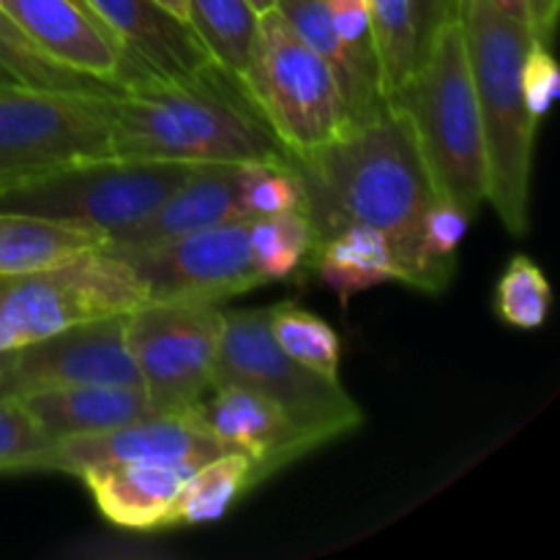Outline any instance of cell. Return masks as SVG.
Segmentation results:
<instances>
[{"instance_id": "2e32d148", "label": "cell", "mask_w": 560, "mask_h": 560, "mask_svg": "<svg viewBox=\"0 0 560 560\" xmlns=\"http://www.w3.org/2000/svg\"><path fill=\"white\" fill-rule=\"evenodd\" d=\"M104 25L124 42L126 52L153 77L178 80L213 66L195 27L159 0H88Z\"/></svg>"}, {"instance_id": "ffe728a7", "label": "cell", "mask_w": 560, "mask_h": 560, "mask_svg": "<svg viewBox=\"0 0 560 560\" xmlns=\"http://www.w3.org/2000/svg\"><path fill=\"white\" fill-rule=\"evenodd\" d=\"M310 266L342 306H348L353 295L364 293V290L381 288L388 282L405 284L402 262H399L392 241L381 230L366 228V224L339 228L337 233L315 244Z\"/></svg>"}, {"instance_id": "f546056e", "label": "cell", "mask_w": 560, "mask_h": 560, "mask_svg": "<svg viewBox=\"0 0 560 560\" xmlns=\"http://www.w3.org/2000/svg\"><path fill=\"white\" fill-rule=\"evenodd\" d=\"M495 306L501 320L509 326L523 328V331L545 326L552 306V288L541 266H536L525 255L512 257L498 282Z\"/></svg>"}, {"instance_id": "d6a6232c", "label": "cell", "mask_w": 560, "mask_h": 560, "mask_svg": "<svg viewBox=\"0 0 560 560\" xmlns=\"http://www.w3.org/2000/svg\"><path fill=\"white\" fill-rule=\"evenodd\" d=\"M328 16L334 22V31L342 38L345 47L350 49L359 66L370 71L383 88L381 63H377L375 49V33H372V16L366 0H326Z\"/></svg>"}, {"instance_id": "836d02e7", "label": "cell", "mask_w": 560, "mask_h": 560, "mask_svg": "<svg viewBox=\"0 0 560 560\" xmlns=\"http://www.w3.org/2000/svg\"><path fill=\"white\" fill-rule=\"evenodd\" d=\"M560 93V71L552 49L539 42H530L528 52L523 60V96L530 118L536 124L547 118Z\"/></svg>"}, {"instance_id": "6da1fadb", "label": "cell", "mask_w": 560, "mask_h": 560, "mask_svg": "<svg viewBox=\"0 0 560 560\" xmlns=\"http://www.w3.org/2000/svg\"><path fill=\"white\" fill-rule=\"evenodd\" d=\"M293 170L304 184L315 244L348 224L375 228L392 241L405 284L413 282L421 219L438 195L413 126L394 104L331 145L293 159Z\"/></svg>"}, {"instance_id": "9c48e42d", "label": "cell", "mask_w": 560, "mask_h": 560, "mask_svg": "<svg viewBox=\"0 0 560 560\" xmlns=\"http://www.w3.org/2000/svg\"><path fill=\"white\" fill-rule=\"evenodd\" d=\"M142 304H148L145 282L107 246L42 271L0 277V312L20 348L80 323L129 315Z\"/></svg>"}, {"instance_id": "5b68a950", "label": "cell", "mask_w": 560, "mask_h": 560, "mask_svg": "<svg viewBox=\"0 0 560 560\" xmlns=\"http://www.w3.org/2000/svg\"><path fill=\"white\" fill-rule=\"evenodd\" d=\"M118 96L0 85V189L113 156Z\"/></svg>"}, {"instance_id": "e0dca14e", "label": "cell", "mask_w": 560, "mask_h": 560, "mask_svg": "<svg viewBox=\"0 0 560 560\" xmlns=\"http://www.w3.org/2000/svg\"><path fill=\"white\" fill-rule=\"evenodd\" d=\"M238 175L241 164H197L195 173L151 217L107 244L153 246L233 222V219H246L241 211Z\"/></svg>"}, {"instance_id": "3957f363", "label": "cell", "mask_w": 560, "mask_h": 560, "mask_svg": "<svg viewBox=\"0 0 560 560\" xmlns=\"http://www.w3.org/2000/svg\"><path fill=\"white\" fill-rule=\"evenodd\" d=\"M459 22L485 137L487 202L509 233L525 235L539 124L525 107L523 60L534 36L487 0H465Z\"/></svg>"}, {"instance_id": "d590c367", "label": "cell", "mask_w": 560, "mask_h": 560, "mask_svg": "<svg viewBox=\"0 0 560 560\" xmlns=\"http://www.w3.org/2000/svg\"><path fill=\"white\" fill-rule=\"evenodd\" d=\"M525 3H528V31L534 36V42L552 47L560 0H525Z\"/></svg>"}, {"instance_id": "52a82bcc", "label": "cell", "mask_w": 560, "mask_h": 560, "mask_svg": "<svg viewBox=\"0 0 560 560\" xmlns=\"http://www.w3.org/2000/svg\"><path fill=\"white\" fill-rule=\"evenodd\" d=\"M197 164L178 162H107L80 164L44 178L0 189V211L33 213L91 228L115 241L151 217Z\"/></svg>"}, {"instance_id": "8992f818", "label": "cell", "mask_w": 560, "mask_h": 560, "mask_svg": "<svg viewBox=\"0 0 560 560\" xmlns=\"http://www.w3.org/2000/svg\"><path fill=\"white\" fill-rule=\"evenodd\" d=\"M244 88L290 159L310 156L353 129L334 71L277 9L260 14Z\"/></svg>"}, {"instance_id": "44dd1931", "label": "cell", "mask_w": 560, "mask_h": 560, "mask_svg": "<svg viewBox=\"0 0 560 560\" xmlns=\"http://www.w3.org/2000/svg\"><path fill=\"white\" fill-rule=\"evenodd\" d=\"M273 9L284 16V22L293 27L295 36H299L312 52L320 55L328 63V69L334 71L353 129L355 126L370 124L372 118H377V115L388 107L381 82H377L370 71L361 69L359 60L350 55V49L345 47L342 38L334 31L326 0H277Z\"/></svg>"}, {"instance_id": "f35d334b", "label": "cell", "mask_w": 560, "mask_h": 560, "mask_svg": "<svg viewBox=\"0 0 560 560\" xmlns=\"http://www.w3.org/2000/svg\"><path fill=\"white\" fill-rule=\"evenodd\" d=\"M159 3H162L167 11H173L178 20L189 22V9H186V0H159Z\"/></svg>"}, {"instance_id": "5bb4252c", "label": "cell", "mask_w": 560, "mask_h": 560, "mask_svg": "<svg viewBox=\"0 0 560 560\" xmlns=\"http://www.w3.org/2000/svg\"><path fill=\"white\" fill-rule=\"evenodd\" d=\"M0 5L44 52L69 69L113 82L124 91L135 82L153 80L88 0H0Z\"/></svg>"}, {"instance_id": "30bf717a", "label": "cell", "mask_w": 560, "mask_h": 560, "mask_svg": "<svg viewBox=\"0 0 560 560\" xmlns=\"http://www.w3.org/2000/svg\"><path fill=\"white\" fill-rule=\"evenodd\" d=\"M222 328L217 304L148 301L126 315V345L159 413L195 408L206 399Z\"/></svg>"}, {"instance_id": "277c9868", "label": "cell", "mask_w": 560, "mask_h": 560, "mask_svg": "<svg viewBox=\"0 0 560 560\" xmlns=\"http://www.w3.org/2000/svg\"><path fill=\"white\" fill-rule=\"evenodd\" d=\"M388 104L413 126L435 195L476 217L487 202V162L463 22L454 20L435 33L410 80Z\"/></svg>"}, {"instance_id": "d6986e66", "label": "cell", "mask_w": 560, "mask_h": 560, "mask_svg": "<svg viewBox=\"0 0 560 560\" xmlns=\"http://www.w3.org/2000/svg\"><path fill=\"white\" fill-rule=\"evenodd\" d=\"M20 397L25 399L27 410L36 416L49 441L96 435L159 413L145 386L120 383L38 388Z\"/></svg>"}, {"instance_id": "603a6c76", "label": "cell", "mask_w": 560, "mask_h": 560, "mask_svg": "<svg viewBox=\"0 0 560 560\" xmlns=\"http://www.w3.org/2000/svg\"><path fill=\"white\" fill-rule=\"evenodd\" d=\"M252 487H255V474L249 459L235 452L219 454L191 470L164 520V528L217 523Z\"/></svg>"}, {"instance_id": "7402d4cb", "label": "cell", "mask_w": 560, "mask_h": 560, "mask_svg": "<svg viewBox=\"0 0 560 560\" xmlns=\"http://www.w3.org/2000/svg\"><path fill=\"white\" fill-rule=\"evenodd\" d=\"M104 244L107 235L82 224L0 211V277L42 271Z\"/></svg>"}, {"instance_id": "8fae6325", "label": "cell", "mask_w": 560, "mask_h": 560, "mask_svg": "<svg viewBox=\"0 0 560 560\" xmlns=\"http://www.w3.org/2000/svg\"><path fill=\"white\" fill-rule=\"evenodd\" d=\"M249 222L233 219L153 246H104L135 268L145 282L148 301L222 306L266 284L249 255Z\"/></svg>"}, {"instance_id": "d4e9b609", "label": "cell", "mask_w": 560, "mask_h": 560, "mask_svg": "<svg viewBox=\"0 0 560 560\" xmlns=\"http://www.w3.org/2000/svg\"><path fill=\"white\" fill-rule=\"evenodd\" d=\"M0 69L9 71L20 85L47 88V91H77V93H109L120 96L124 88L113 82L96 80L82 71L69 69L52 55L44 52L0 5Z\"/></svg>"}, {"instance_id": "4316f807", "label": "cell", "mask_w": 560, "mask_h": 560, "mask_svg": "<svg viewBox=\"0 0 560 560\" xmlns=\"http://www.w3.org/2000/svg\"><path fill=\"white\" fill-rule=\"evenodd\" d=\"M315 230L304 211H282L249 222V255L262 282H282L310 262Z\"/></svg>"}, {"instance_id": "74e56055", "label": "cell", "mask_w": 560, "mask_h": 560, "mask_svg": "<svg viewBox=\"0 0 560 560\" xmlns=\"http://www.w3.org/2000/svg\"><path fill=\"white\" fill-rule=\"evenodd\" d=\"M20 348V342H16V337L11 334L9 323L3 320V312H0V353H5V350H16Z\"/></svg>"}, {"instance_id": "1f68e13d", "label": "cell", "mask_w": 560, "mask_h": 560, "mask_svg": "<svg viewBox=\"0 0 560 560\" xmlns=\"http://www.w3.org/2000/svg\"><path fill=\"white\" fill-rule=\"evenodd\" d=\"M36 416L27 410L20 394L0 392V474L36 470V463L49 448Z\"/></svg>"}, {"instance_id": "cb8c5ba5", "label": "cell", "mask_w": 560, "mask_h": 560, "mask_svg": "<svg viewBox=\"0 0 560 560\" xmlns=\"http://www.w3.org/2000/svg\"><path fill=\"white\" fill-rule=\"evenodd\" d=\"M189 25L213 63L244 85L255 55L260 14L249 0H186Z\"/></svg>"}, {"instance_id": "60d3db41", "label": "cell", "mask_w": 560, "mask_h": 560, "mask_svg": "<svg viewBox=\"0 0 560 560\" xmlns=\"http://www.w3.org/2000/svg\"><path fill=\"white\" fill-rule=\"evenodd\" d=\"M14 353H16V350H5V353H0V375H3V372L11 366V361H14Z\"/></svg>"}, {"instance_id": "b9f144b4", "label": "cell", "mask_w": 560, "mask_h": 560, "mask_svg": "<svg viewBox=\"0 0 560 560\" xmlns=\"http://www.w3.org/2000/svg\"><path fill=\"white\" fill-rule=\"evenodd\" d=\"M5 82H16V80H14V77L9 74V71L0 69V85H5ZM16 85H20V82H16Z\"/></svg>"}, {"instance_id": "7c38bea8", "label": "cell", "mask_w": 560, "mask_h": 560, "mask_svg": "<svg viewBox=\"0 0 560 560\" xmlns=\"http://www.w3.org/2000/svg\"><path fill=\"white\" fill-rule=\"evenodd\" d=\"M219 454H228V448L208 430L200 405H195L148 416L96 435L52 441L36 463V470L82 476L91 468L120 463H180L197 468Z\"/></svg>"}, {"instance_id": "ab89813d", "label": "cell", "mask_w": 560, "mask_h": 560, "mask_svg": "<svg viewBox=\"0 0 560 560\" xmlns=\"http://www.w3.org/2000/svg\"><path fill=\"white\" fill-rule=\"evenodd\" d=\"M249 3L255 5L257 14H262V11H271L277 5V0H249Z\"/></svg>"}, {"instance_id": "4fadbf2b", "label": "cell", "mask_w": 560, "mask_h": 560, "mask_svg": "<svg viewBox=\"0 0 560 560\" xmlns=\"http://www.w3.org/2000/svg\"><path fill=\"white\" fill-rule=\"evenodd\" d=\"M91 383L142 386L126 345V315L80 323L16 348L14 361L0 375V392L27 394Z\"/></svg>"}, {"instance_id": "83f0119b", "label": "cell", "mask_w": 560, "mask_h": 560, "mask_svg": "<svg viewBox=\"0 0 560 560\" xmlns=\"http://www.w3.org/2000/svg\"><path fill=\"white\" fill-rule=\"evenodd\" d=\"M268 326L277 345L290 359L328 381H339L342 342L323 317L295 301H282V304L268 306Z\"/></svg>"}, {"instance_id": "484cf974", "label": "cell", "mask_w": 560, "mask_h": 560, "mask_svg": "<svg viewBox=\"0 0 560 560\" xmlns=\"http://www.w3.org/2000/svg\"><path fill=\"white\" fill-rule=\"evenodd\" d=\"M474 213L452 200L435 197L424 211L416 244L413 282L410 288L421 293H443L454 279L457 268V249L468 233Z\"/></svg>"}, {"instance_id": "ac0fdd59", "label": "cell", "mask_w": 560, "mask_h": 560, "mask_svg": "<svg viewBox=\"0 0 560 560\" xmlns=\"http://www.w3.org/2000/svg\"><path fill=\"white\" fill-rule=\"evenodd\" d=\"M191 470L195 465L180 463H120L85 470L80 479L107 523L129 530H156L164 528Z\"/></svg>"}, {"instance_id": "4dcf8cb0", "label": "cell", "mask_w": 560, "mask_h": 560, "mask_svg": "<svg viewBox=\"0 0 560 560\" xmlns=\"http://www.w3.org/2000/svg\"><path fill=\"white\" fill-rule=\"evenodd\" d=\"M238 189L241 211H244L246 219L268 217V213L282 211L306 213V191L299 173L293 170V164H241Z\"/></svg>"}, {"instance_id": "7a4b0ae2", "label": "cell", "mask_w": 560, "mask_h": 560, "mask_svg": "<svg viewBox=\"0 0 560 560\" xmlns=\"http://www.w3.org/2000/svg\"><path fill=\"white\" fill-rule=\"evenodd\" d=\"M113 156L126 162L293 164L246 88L217 63L178 80L135 82L118 96Z\"/></svg>"}, {"instance_id": "9a60e30c", "label": "cell", "mask_w": 560, "mask_h": 560, "mask_svg": "<svg viewBox=\"0 0 560 560\" xmlns=\"http://www.w3.org/2000/svg\"><path fill=\"white\" fill-rule=\"evenodd\" d=\"M200 413L228 452L249 459L255 485L326 443L277 402L244 386L211 388Z\"/></svg>"}, {"instance_id": "ba28073f", "label": "cell", "mask_w": 560, "mask_h": 560, "mask_svg": "<svg viewBox=\"0 0 560 560\" xmlns=\"http://www.w3.org/2000/svg\"><path fill=\"white\" fill-rule=\"evenodd\" d=\"M222 315L211 388L244 386L262 394L326 443L364 424V410L345 392L342 381L306 370L279 348L268 326V306L222 310Z\"/></svg>"}, {"instance_id": "8d00e7d4", "label": "cell", "mask_w": 560, "mask_h": 560, "mask_svg": "<svg viewBox=\"0 0 560 560\" xmlns=\"http://www.w3.org/2000/svg\"><path fill=\"white\" fill-rule=\"evenodd\" d=\"M487 3L495 5V9L501 11V14H506L509 20L528 27V3H525V0H487Z\"/></svg>"}, {"instance_id": "e575fe53", "label": "cell", "mask_w": 560, "mask_h": 560, "mask_svg": "<svg viewBox=\"0 0 560 560\" xmlns=\"http://www.w3.org/2000/svg\"><path fill=\"white\" fill-rule=\"evenodd\" d=\"M465 0H413V25H416V63L424 58L427 47L448 22L459 20Z\"/></svg>"}, {"instance_id": "f1b7e54d", "label": "cell", "mask_w": 560, "mask_h": 560, "mask_svg": "<svg viewBox=\"0 0 560 560\" xmlns=\"http://www.w3.org/2000/svg\"><path fill=\"white\" fill-rule=\"evenodd\" d=\"M366 5L375 33L383 93L388 102L402 91L416 69L413 0H366Z\"/></svg>"}]
</instances>
